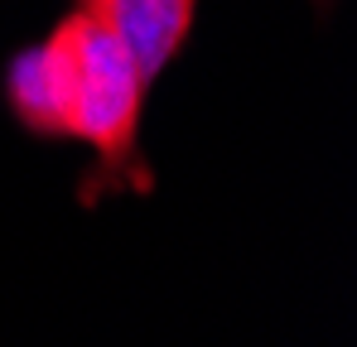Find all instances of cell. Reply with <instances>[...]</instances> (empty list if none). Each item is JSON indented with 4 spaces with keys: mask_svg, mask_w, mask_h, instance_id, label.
Segmentation results:
<instances>
[{
    "mask_svg": "<svg viewBox=\"0 0 357 347\" xmlns=\"http://www.w3.org/2000/svg\"><path fill=\"white\" fill-rule=\"evenodd\" d=\"M145 92L130 54L77 5L5 72V102L29 135L82 140L107 169L135 160Z\"/></svg>",
    "mask_w": 357,
    "mask_h": 347,
    "instance_id": "cell-1",
    "label": "cell"
},
{
    "mask_svg": "<svg viewBox=\"0 0 357 347\" xmlns=\"http://www.w3.org/2000/svg\"><path fill=\"white\" fill-rule=\"evenodd\" d=\"M77 10H87L130 54L135 72L155 82L188 44L198 0H77Z\"/></svg>",
    "mask_w": 357,
    "mask_h": 347,
    "instance_id": "cell-2",
    "label": "cell"
}]
</instances>
